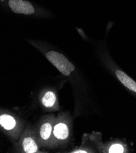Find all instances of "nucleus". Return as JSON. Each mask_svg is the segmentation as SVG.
Returning <instances> with one entry per match:
<instances>
[{"label": "nucleus", "instance_id": "nucleus-1", "mask_svg": "<svg viewBox=\"0 0 136 153\" xmlns=\"http://www.w3.org/2000/svg\"><path fill=\"white\" fill-rule=\"evenodd\" d=\"M50 62L65 76L70 75V73L75 69L74 66L63 54L56 51H50L46 54Z\"/></svg>", "mask_w": 136, "mask_h": 153}, {"label": "nucleus", "instance_id": "nucleus-2", "mask_svg": "<svg viewBox=\"0 0 136 153\" xmlns=\"http://www.w3.org/2000/svg\"><path fill=\"white\" fill-rule=\"evenodd\" d=\"M9 6L12 12L16 13L31 15L34 13L33 5L25 0H9Z\"/></svg>", "mask_w": 136, "mask_h": 153}, {"label": "nucleus", "instance_id": "nucleus-3", "mask_svg": "<svg viewBox=\"0 0 136 153\" xmlns=\"http://www.w3.org/2000/svg\"><path fill=\"white\" fill-rule=\"evenodd\" d=\"M115 74L119 81L125 87L134 92H136V82L131 79L125 73L121 70H117Z\"/></svg>", "mask_w": 136, "mask_h": 153}, {"label": "nucleus", "instance_id": "nucleus-4", "mask_svg": "<svg viewBox=\"0 0 136 153\" xmlns=\"http://www.w3.org/2000/svg\"><path fill=\"white\" fill-rule=\"evenodd\" d=\"M53 133L57 139L65 140L68 136L69 131L65 124L60 123L54 126Z\"/></svg>", "mask_w": 136, "mask_h": 153}, {"label": "nucleus", "instance_id": "nucleus-5", "mask_svg": "<svg viewBox=\"0 0 136 153\" xmlns=\"http://www.w3.org/2000/svg\"><path fill=\"white\" fill-rule=\"evenodd\" d=\"M0 125L6 130H11L16 126V121L12 117L3 114L0 117Z\"/></svg>", "mask_w": 136, "mask_h": 153}, {"label": "nucleus", "instance_id": "nucleus-6", "mask_svg": "<svg viewBox=\"0 0 136 153\" xmlns=\"http://www.w3.org/2000/svg\"><path fill=\"white\" fill-rule=\"evenodd\" d=\"M23 150L26 153H34L38 150V146L31 137H27L24 139L22 143Z\"/></svg>", "mask_w": 136, "mask_h": 153}, {"label": "nucleus", "instance_id": "nucleus-7", "mask_svg": "<svg viewBox=\"0 0 136 153\" xmlns=\"http://www.w3.org/2000/svg\"><path fill=\"white\" fill-rule=\"evenodd\" d=\"M56 101V95L52 91L45 93L42 98V103L46 108H51L54 105Z\"/></svg>", "mask_w": 136, "mask_h": 153}, {"label": "nucleus", "instance_id": "nucleus-8", "mask_svg": "<svg viewBox=\"0 0 136 153\" xmlns=\"http://www.w3.org/2000/svg\"><path fill=\"white\" fill-rule=\"evenodd\" d=\"M51 131H52L51 125L48 123H44L42 126L40 131V134L41 138L44 140H48L51 134Z\"/></svg>", "mask_w": 136, "mask_h": 153}, {"label": "nucleus", "instance_id": "nucleus-9", "mask_svg": "<svg viewBox=\"0 0 136 153\" xmlns=\"http://www.w3.org/2000/svg\"><path fill=\"white\" fill-rule=\"evenodd\" d=\"M124 151L123 147L119 144H115L111 146L109 148V152L110 153H122Z\"/></svg>", "mask_w": 136, "mask_h": 153}, {"label": "nucleus", "instance_id": "nucleus-10", "mask_svg": "<svg viewBox=\"0 0 136 153\" xmlns=\"http://www.w3.org/2000/svg\"><path fill=\"white\" fill-rule=\"evenodd\" d=\"M74 152V153H86V152H87V151H85L80 150V151H74V152Z\"/></svg>", "mask_w": 136, "mask_h": 153}]
</instances>
